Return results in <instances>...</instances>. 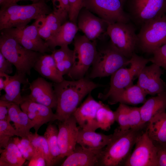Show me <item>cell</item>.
Segmentation results:
<instances>
[{
  "instance_id": "f35d334b",
  "label": "cell",
  "mask_w": 166,
  "mask_h": 166,
  "mask_svg": "<svg viewBox=\"0 0 166 166\" xmlns=\"http://www.w3.org/2000/svg\"><path fill=\"white\" fill-rule=\"evenodd\" d=\"M52 3L53 11L58 13L65 18H68L69 5L68 0H49Z\"/></svg>"
},
{
  "instance_id": "f6af8a7d",
  "label": "cell",
  "mask_w": 166,
  "mask_h": 166,
  "mask_svg": "<svg viewBox=\"0 0 166 166\" xmlns=\"http://www.w3.org/2000/svg\"><path fill=\"white\" fill-rule=\"evenodd\" d=\"M10 102L0 100V120L8 121V105Z\"/></svg>"
},
{
  "instance_id": "7c38bea8",
  "label": "cell",
  "mask_w": 166,
  "mask_h": 166,
  "mask_svg": "<svg viewBox=\"0 0 166 166\" xmlns=\"http://www.w3.org/2000/svg\"><path fill=\"white\" fill-rule=\"evenodd\" d=\"M120 0H84L83 7L95 14L109 24L130 20Z\"/></svg>"
},
{
  "instance_id": "8fae6325",
  "label": "cell",
  "mask_w": 166,
  "mask_h": 166,
  "mask_svg": "<svg viewBox=\"0 0 166 166\" xmlns=\"http://www.w3.org/2000/svg\"><path fill=\"white\" fill-rule=\"evenodd\" d=\"M127 13L130 20L143 25L166 14V0H127Z\"/></svg>"
},
{
  "instance_id": "484cf974",
  "label": "cell",
  "mask_w": 166,
  "mask_h": 166,
  "mask_svg": "<svg viewBox=\"0 0 166 166\" xmlns=\"http://www.w3.org/2000/svg\"><path fill=\"white\" fill-rule=\"evenodd\" d=\"M34 68L42 77L54 83L60 82L64 80L51 54H43L35 63Z\"/></svg>"
},
{
  "instance_id": "9c48e42d",
  "label": "cell",
  "mask_w": 166,
  "mask_h": 166,
  "mask_svg": "<svg viewBox=\"0 0 166 166\" xmlns=\"http://www.w3.org/2000/svg\"><path fill=\"white\" fill-rule=\"evenodd\" d=\"M129 59L110 43L108 46L98 51L89 77L94 79L111 76L120 68L127 65Z\"/></svg>"
},
{
  "instance_id": "ac0fdd59",
  "label": "cell",
  "mask_w": 166,
  "mask_h": 166,
  "mask_svg": "<svg viewBox=\"0 0 166 166\" xmlns=\"http://www.w3.org/2000/svg\"><path fill=\"white\" fill-rule=\"evenodd\" d=\"M53 83L41 77L30 84V94L26 98L49 107H56L57 98L53 88Z\"/></svg>"
},
{
  "instance_id": "7bdbcfd3",
  "label": "cell",
  "mask_w": 166,
  "mask_h": 166,
  "mask_svg": "<svg viewBox=\"0 0 166 166\" xmlns=\"http://www.w3.org/2000/svg\"><path fill=\"white\" fill-rule=\"evenodd\" d=\"M13 64L4 57L0 52V73H3L8 75L13 72Z\"/></svg>"
},
{
  "instance_id": "5b68a950",
  "label": "cell",
  "mask_w": 166,
  "mask_h": 166,
  "mask_svg": "<svg viewBox=\"0 0 166 166\" xmlns=\"http://www.w3.org/2000/svg\"><path fill=\"white\" fill-rule=\"evenodd\" d=\"M73 61L72 68L67 75L72 80L84 77L97 56L96 41L88 39L84 35L77 34L74 40Z\"/></svg>"
},
{
  "instance_id": "836d02e7",
  "label": "cell",
  "mask_w": 166,
  "mask_h": 166,
  "mask_svg": "<svg viewBox=\"0 0 166 166\" xmlns=\"http://www.w3.org/2000/svg\"><path fill=\"white\" fill-rule=\"evenodd\" d=\"M14 136H18V133L10 122L7 120H0V149L6 148L10 138Z\"/></svg>"
},
{
  "instance_id": "d590c367",
  "label": "cell",
  "mask_w": 166,
  "mask_h": 166,
  "mask_svg": "<svg viewBox=\"0 0 166 166\" xmlns=\"http://www.w3.org/2000/svg\"><path fill=\"white\" fill-rule=\"evenodd\" d=\"M150 62L156 64L166 70V43L155 50Z\"/></svg>"
},
{
  "instance_id": "4316f807",
  "label": "cell",
  "mask_w": 166,
  "mask_h": 166,
  "mask_svg": "<svg viewBox=\"0 0 166 166\" xmlns=\"http://www.w3.org/2000/svg\"><path fill=\"white\" fill-rule=\"evenodd\" d=\"M26 76L19 74L16 72L14 75L10 76L8 81L4 89L5 93L2 95L0 100L14 103L20 105L24 101V97L21 93L22 84L26 83Z\"/></svg>"
},
{
  "instance_id": "681fc988",
  "label": "cell",
  "mask_w": 166,
  "mask_h": 166,
  "mask_svg": "<svg viewBox=\"0 0 166 166\" xmlns=\"http://www.w3.org/2000/svg\"><path fill=\"white\" fill-rule=\"evenodd\" d=\"M22 0H30L34 2H38L41 0H6L4 3L1 6L0 9H4L14 3Z\"/></svg>"
},
{
  "instance_id": "4fadbf2b",
  "label": "cell",
  "mask_w": 166,
  "mask_h": 166,
  "mask_svg": "<svg viewBox=\"0 0 166 166\" xmlns=\"http://www.w3.org/2000/svg\"><path fill=\"white\" fill-rule=\"evenodd\" d=\"M157 151L146 129L138 138L124 166H158Z\"/></svg>"
},
{
  "instance_id": "ee69618b",
  "label": "cell",
  "mask_w": 166,
  "mask_h": 166,
  "mask_svg": "<svg viewBox=\"0 0 166 166\" xmlns=\"http://www.w3.org/2000/svg\"><path fill=\"white\" fill-rule=\"evenodd\" d=\"M158 166H166V146H156Z\"/></svg>"
},
{
  "instance_id": "1f68e13d",
  "label": "cell",
  "mask_w": 166,
  "mask_h": 166,
  "mask_svg": "<svg viewBox=\"0 0 166 166\" xmlns=\"http://www.w3.org/2000/svg\"><path fill=\"white\" fill-rule=\"evenodd\" d=\"M96 119L99 128L105 131H108L115 121L114 111L103 103L97 110Z\"/></svg>"
},
{
  "instance_id": "bcb514c9",
  "label": "cell",
  "mask_w": 166,
  "mask_h": 166,
  "mask_svg": "<svg viewBox=\"0 0 166 166\" xmlns=\"http://www.w3.org/2000/svg\"><path fill=\"white\" fill-rule=\"evenodd\" d=\"M13 141L17 146L23 157L26 160L29 161L32 156L22 144L20 139L18 137H15L13 138Z\"/></svg>"
},
{
  "instance_id": "e575fe53",
  "label": "cell",
  "mask_w": 166,
  "mask_h": 166,
  "mask_svg": "<svg viewBox=\"0 0 166 166\" xmlns=\"http://www.w3.org/2000/svg\"><path fill=\"white\" fill-rule=\"evenodd\" d=\"M129 107L128 105L120 103L117 109L114 111L115 121L119 125L118 128L121 130L130 129L128 114Z\"/></svg>"
},
{
  "instance_id": "7dc6e473",
  "label": "cell",
  "mask_w": 166,
  "mask_h": 166,
  "mask_svg": "<svg viewBox=\"0 0 166 166\" xmlns=\"http://www.w3.org/2000/svg\"><path fill=\"white\" fill-rule=\"evenodd\" d=\"M20 141L24 147L32 156L35 152V149L28 137L22 138Z\"/></svg>"
},
{
  "instance_id": "ba28073f",
  "label": "cell",
  "mask_w": 166,
  "mask_h": 166,
  "mask_svg": "<svg viewBox=\"0 0 166 166\" xmlns=\"http://www.w3.org/2000/svg\"><path fill=\"white\" fill-rule=\"evenodd\" d=\"M137 35V45L143 52L152 53L166 43V14L143 25Z\"/></svg>"
},
{
  "instance_id": "f546056e",
  "label": "cell",
  "mask_w": 166,
  "mask_h": 166,
  "mask_svg": "<svg viewBox=\"0 0 166 166\" xmlns=\"http://www.w3.org/2000/svg\"><path fill=\"white\" fill-rule=\"evenodd\" d=\"M58 129L56 126L50 124L47 126L44 134L49 149L53 164L61 159V151L58 143Z\"/></svg>"
},
{
  "instance_id": "f1b7e54d",
  "label": "cell",
  "mask_w": 166,
  "mask_h": 166,
  "mask_svg": "<svg viewBox=\"0 0 166 166\" xmlns=\"http://www.w3.org/2000/svg\"><path fill=\"white\" fill-rule=\"evenodd\" d=\"M0 151V166H21L26 160L13 140Z\"/></svg>"
},
{
  "instance_id": "d6986e66",
  "label": "cell",
  "mask_w": 166,
  "mask_h": 166,
  "mask_svg": "<svg viewBox=\"0 0 166 166\" xmlns=\"http://www.w3.org/2000/svg\"><path fill=\"white\" fill-rule=\"evenodd\" d=\"M24 98V101L20 105V108L35 123L34 128L35 132H37L43 124L57 120L51 108L28 99L25 97Z\"/></svg>"
},
{
  "instance_id": "c3c4849f",
  "label": "cell",
  "mask_w": 166,
  "mask_h": 166,
  "mask_svg": "<svg viewBox=\"0 0 166 166\" xmlns=\"http://www.w3.org/2000/svg\"><path fill=\"white\" fill-rule=\"evenodd\" d=\"M10 76L3 73H0V91L4 89L9 81Z\"/></svg>"
},
{
  "instance_id": "277c9868",
  "label": "cell",
  "mask_w": 166,
  "mask_h": 166,
  "mask_svg": "<svg viewBox=\"0 0 166 166\" xmlns=\"http://www.w3.org/2000/svg\"><path fill=\"white\" fill-rule=\"evenodd\" d=\"M1 31L0 52L15 66L18 74L30 75L31 69L44 53L24 48L11 36Z\"/></svg>"
},
{
  "instance_id": "603a6c76",
  "label": "cell",
  "mask_w": 166,
  "mask_h": 166,
  "mask_svg": "<svg viewBox=\"0 0 166 166\" xmlns=\"http://www.w3.org/2000/svg\"><path fill=\"white\" fill-rule=\"evenodd\" d=\"M146 131L156 146H166V113H160L147 123Z\"/></svg>"
},
{
  "instance_id": "7402d4cb",
  "label": "cell",
  "mask_w": 166,
  "mask_h": 166,
  "mask_svg": "<svg viewBox=\"0 0 166 166\" xmlns=\"http://www.w3.org/2000/svg\"><path fill=\"white\" fill-rule=\"evenodd\" d=\"M112 134L107 135L81 128L79 130L77 144L84 148L90 150L104 149L111 141Z\"/></svg>"
},
{
  "instance_id": "9a60e30c",
  "label": "cell",
  "mask_w": 166,
  "mask_h": 166,
  "mask_svg": "<svg viewBox=\"0 0 166 166\" xmlns=\"http://www.w3.org/2000/svg\"><path fill=\"white\" fill-rule=\"evenodd\" d=\"M58 121V143L62 159L69 156L74 150L79 129L73 115L62 121Z\"/></svg>"
},
{
  "instance_id": "5bb4252c",
  "label": "cell",
  "mask_w": 166,
  "mask_h": 166,
  "mask_svg": "<svg viewBox=\"0 0 166 166\" xmlns=\"http://www.w3.org/2000/svg\"><path fill=\"white\" fill-rule=\"evenodd\" d=\"M161 67L152 63L145 66L138 77L137 84L147 95H154L166 91V84L161 78Z\"/></svg>"
},
{
  "instance_id": "cb8c5ba5",
  "label": "cell",
  "mask_w": 166,
  "mask_h": 166,
  "mask_svg": "<svg viewBox=\"0 0 166 166\" xmlns=\"http://www.w3.org/2000/svg\"><path fill=\"white\" fill-rule=\"evenodd\" d=\"M78 30L76 24L70 21L66 22L53 37L45 42L52 52L57 46H68L74 41Z\"/></svg>"
},
{
  "instance_id": "f907efd6",
  "label": "cell",
  "mask_w": 166,
  "mask_h": 166,
  "mask_svg": "<svg viewBox=\"0 0 166 166\" xmlns=\"http://www.w3.org/2000/svg\"><path fill=\"white\" fill-rule=\"evenodd\" d=\"M127 0H120L122 4L124 6V4L126 2Z\"/></svg>"
},
{
  "instance_id": "83f0119b",
  "label": "cell",
  "mask_w": 166,
  "mask_h": 166,
  "mask_svg": "<svg viewBox=\"0 0 166 166\" xmlns=\"http://www.w3.org/2000/svg\"><path fill=\"white\" fill-rule=\"evenodd\" d=\"M67 19L58 13L53 12L46 16L44 24L39 29L41 37L46 41L53 37Z\"/></svg>"
},
{
  "instance_id": "3957f363",
  "label": "cell",
  "mask_w": 166,
  "mask_h": 166,
  "mask_svg": "<svg viewBox=\"0 0 166 166\" xmlns=\"http://www.w3.org/2000/svg\"><path fill=\"white\" fill-rule=\"evenodd\" d=\"M53 11L46 3L41 0L31 4H11L0 10V30L11 28L25 27L32 20L47 15Z\"/></svg>"
},
{
  "instance_id": "6da1fadb",
  "label": "cell",
  "mask_w": 166,
  "mask_h": 166,
  "mask_svg": "<svg viewBox=\"0 0 166 166\" xmlns=\"http://www.w3.org/2000/svg\"><path fill=\"white\" fill-rule=\"evenodd\" d=\"M101 86L102 85L84 77L72 81L64 80L53 83L57 101L55 113L57 120L62 121L73 115L82 99Z\"/></svg>"
},
{
  "instance_id": "44dd1931",
  "label": "cell",
  "mask_w": 166,
  "mask_h": 166,
  "mask_svg": "<svg viewBox=\"0 0 166 166\" xmlns=\"http://www.w3.org/2000/svg\"><path fill=\"white\" fill-rule=\"evenodd\" d=\"M147 94L137 85L115 91L107 98L109 104L113 105L119 103L127 105H136L144 103Z\"/></svg>"
},
{
  "instance_id": "b9f144b4",
  "label": "cell",
  "mask_w": 166,
  "mask_h": 166,
  "mask_svg": "<svg viewBox=\"0 0 166 166\" xmlns=\"http://www.w3.org/2000/svg\"><path fill=\"white\" fill-rule=\"evenodd\" d=\"M29 166H46L45 159L42 153L38 151L35 152L31 159L29 161Z\"/></svg>"
},
{
  "instance_id": "60d3db41",
  "label": "cell",
  "mask_w": 166,
  "mask_h": 166,
  "mask_svg": "<svg viewBox=\"0 0 166 166\" xmlns=\"http://www.w3.org/2000/svg\"><path fill=\"white\" fill-rule=\"evenodd\" d=\"M8 121L10 122H13L14 125L18 121L21 109L19 105L10 102L8 105Z\"/></svg>"
},
{
  "instance_id": "e0dca14e",
  "label": "cell",
  "mask_w": 166,
  "mask_h": 166,
  "mask_svg": "<svg viewBox=\"0 0 166 166\" xmlns=\"http://www.w3.org/2000/svg\"><path fill=\"white\" fill-rule=\"evenodd\" d=\"M103 103L97 101L91 93L78 107L73 115L81 128L87 130L96 131L99 128L96 119L97 112Z\"/></svg>"
},
{
  "instance_id": "4dcf8cb0",
  "label": "cell",
  "mask_w": 166,
  "mask_h": 166,
  "mask_svg": "<svg viewBox=\"0 0 166 166\" xmlns=\"http://www.w3.org/2000/svg\"><path fill=\"white\" fill-rule=\"evenodd\" d=\"M34 148L35 151H39L44 155L46 166L53 165V160L50 155L47 141L44 136L39 135L37 132L33 133L30 132L27 136Z\"/></svg>"
},
{
  "instance_id": "d6a6232c",
  "label": "cell",
  "mask_w": 166,
  "mask_h": 166,
  "mask_svg": "<svg viewBox=\"0 0 166 166\" xmlns=\"http://www.w3.org/2000/svg\"><path fill=\"white\" fill-rule=\"evenodd\" d=\"M35 125L34 122L21 109L18 121L14 125L18 133V136L22 138L27 137L30 132V129L32 128H34Z\"/></svg>"
},
{
  "instance_id": "ab89813d",
  "label": "cell",
  "mask_w": 166,
  "mask_h": 166,
  "mask_svg": "<svg viewBox=\"0 0 166 166\" xmlns=\"http://www.w3.org/2000/svg\"><path fill=\"white\" fill-rule=\"evenodd\" d=\"M73 61V53L56 63L57 69L62 76L68 74L72 68Z\"/></svg>"
},
{
  "instance_id": "8992f818",
  "label": "cell",
  "mask_w": 166,
  "mask_h": 166,
  "mask_svg": "<svg viewBox=\"0 0 166 166\" xmlns=\"http://www.w3.org/2000/svg\"><path fill=\"white\" fill-rule=\"evenodd\" d=\"M150 62L149 59L139 56L135 53L129 59L128 67L127 65L120 68L111 75L110 87L105 94L99 93L98 98L106 100L113 92L133 85L135 77H137L143 68Z\"/></svg>"
},
{
  "instance_id": "7a4b0ae2",
  "label": "cell",
  "mask_w": 166,
  "mask_h": 166,
  "mask_svg": "<svg viewBox=\"0 0 166 166\" xmlns=\"http://www.w3.org/2000/svg\"><path fill=\"white\" fill-rule=\"evenodd\" d=\"M147 124L141 127L126 130L116 129L111 141L103 150L98 165H123Z\"/></svg>"
},
{
  "instance_id": "816d5d0a",
  "label": "cell",
  "mask_w": 166,
  "mask_h": 166,
  "mask_svg": "<svg viewBox=\"0 0 166 166\" xmlns=\"http://www.w3.org/2000/svg\"><path fill=\"white\" fill-rule=\"evenodd\" d=\"M6 0H0V4L1 6L4 3Z\"/></svg>"
},
{
  "instance_id": "ffe728a7",
  "label": "cell",
  "mask_w": 166,
  "mask_h": 166,
  "mask_svg": "<svg viewBox=\"0 0 166 166\" xmlns=\"http://www.w3.org/2000/svg\"><path fill=\"white\" fill-rule=\"evenodd\" d=\"M103 149L90 150L77 145L74 151L67 156L61 166L98 165Z\"/></svg>"
},
{
  "instance_id": "52a82bcc",
  "label": "cell",
  "mask_w": 166,
  "mask_h": 166,
  "mask_svg": "<svg viewBox=\"0 0 166 166\" xmlns=\"http://www.w3.org/2000/svg\"><path fill=\"white\" fill-rule=\"evenodd\" d=\"M47 15H43L31 25L22 28H11L2 31L14 38L24 48L42 53L52 52L45 41L40 36L39 29L44 24Z\"/></svg>"
},
{
  "instance_id": "2e32d148",
  "label": "cell",
  "mask_w": 166,
  "mask_h": 166,
  "mask_svg": "<svg viewBox=\"0 0 166 166\" xmlns=\"http://www.w3.org/2000/svg\"><path fill=\"white\" fill-rule=\"evenodd\" d=\"M77 23L79 30L92 41H96L103 34H107V29L109 25L85 7L81 9L79 14Z\"/></svg>"
},
{
  "instance_id": "74e56055",
  "label": "cell",
  "mask_w": 166,
  "mask_h": 166,
  "mask_svg": "<svg viewBox=\"0 0 166 166\" xmlns=\"http://www.w3.org/2000/svg\"><path fill=\"white\" fill-rule=\"evenodd\" d=\"M128 114L130 129L137 128L147 124L142 123L140 107L129 106Z\"/></svg>"
},
{
  "instance_id": "8d00e7d4",
  "label": "cell",
  "mask_w": 166,
  "mask_h": 166,
  "mask_svg": "<svg viewBox=\"0 0 166 166\" xmlns=\"http://www.w3.org/2000/svg\"><path fill=\"white\" fill-rule=\"evenodd\" d=\"M68 1L69 5V21L77 25V17L80 11L83 7L84 0Z\"/></svg>"
},
{
  "instance_id": "30bf717a",
  "label": "cell",
  "mask_w": 166,
  "mask_h": 166,
  "mask_svg": "<svg viewBox=\"0 0 166 166\" xmlns=\"http://www.w3.org/2000/svg\"><path fill=\"white\" fill-rule=\"evenodd\" d=\"M107 34L112 46L127 58L130 59L137 45V35L134 27L129 22H117L109 24Z\"/></svg>"
},
{
  "instance_id": "d4e9b609",
  "label": "cell",
  "mask_w": 166,
  "mask_h": 166,
  "mask_svg": "<svg viewBox=\"0 0 166 166\" xmlns=\"http://www.w3.org/2000/svg\"><path fill=\"white\" fill-rule=\"evenodd\" d=\"M150 97L140 107L142 123H148L154 116L165 112L166 109V91Z\"/></svg>"
}]
</instances>
